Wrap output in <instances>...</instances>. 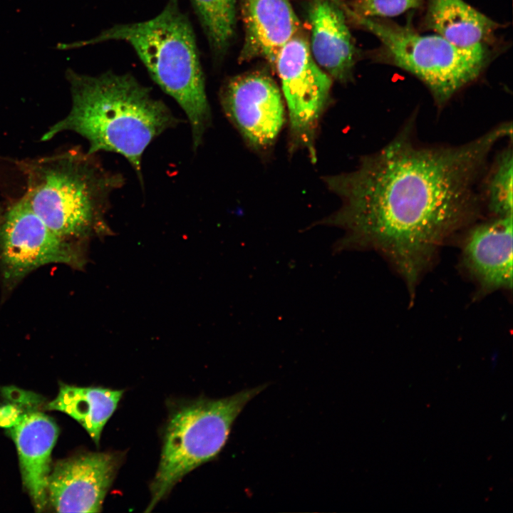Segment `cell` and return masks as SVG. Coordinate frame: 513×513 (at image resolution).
<instances>
[{
  "instance_id": "cell-11",
  "label": "cell",
  "mask_w": 513,
  "mask_h": 513,
  "mask_svg": "<svg viewBox=\"0 0 513 513\" xmlns=\"http://www.w3.org/2000/svg\"><path fill=\"white\" fill-rule=\"evenodd\" d=\"M462 263L482 294L512 287V215L472 227L462 246Z\"/></svg>"
},
{
  "instance_id": "cell-4",
  "label": "cell",
  "mask_w": 513,
  "mask_h": 513,
  "mask_svg": "<svg viewBox=\"0 0 513 513\" xmlns=\"http://www.w3.org/2000/svg\"><path fill=\"white\" fill-rule=\"evenodd\" d=\"M178 2L169 0L161 13L150 20L115 25L91 39L63 44L62 48L112 40L129 43L153 81L184 110L196 150L210 125L212 115L195 33Z\"/></svg>"
},
{
  "instance_id": "cell-12",
  "label": "cell",
  "mask_w": 513,
  "mask_h": 513,
  "mask_svg": "<svg viewBox=\"0 0 513 513\" xmlns=\"http://www.w3.org/2000/svg\"><path fill=\"white\" fill-rule=\"evenodd\" d=\"M9 432L17 450L24 484L35 509L41 512L48 504L51 455L58 439V428L43 413L28 410Z\"/></svg>"
},
{
  "instance_id": "cell-2",
  "label": "cell",
  "mask_w": 513,
  "mask_h": 513,
  "mask_svg": "<svg viewBox=\"0 0 513 513\" xmlns=\"http://www.w3.org/2000/svg\"><path fill=\"white\" fill-rule=\"evenodd\" d=\"M72 105L63 119L51 125L41 141L71 131L88 142L86 151H109L122 155L143 185L142 157L148 145L180 122L149 88L130 74L108 71L98 76L68 69Z\"/></svg>"
},
{
  "instance_id": "cell-6",
  "label": "cell",
  "mask_w": 513,
  "mask_h": 513,
  "mask_svg": "<svg viewBox=\"0 0 513 513\" xmlns=\"http://www.w3.org/2000/svg\"><path fill=\"white\" fill-rule=\"evenodd\" d=\"M347 16L374 34L393 65L422 81L438 106L480 75L489 59L487 46L457 47L437 34L422 35L410 28L366 18L344 5Z\"/></svg>"
},
{
  "instance_id": "cell-13",
  "label": "cell",
  "mask_w": 513,
  "mask_h": 513,
  "mask_svg": "<svg viewBox=\"0 0 513 513\" xmlns=\"http://www.w3.org/2000/svg\"><path fill=\"white\" fill-rule=\"evenodd\" d=\"M307 12L314 59L329 76L347 81L352 73L356 50L343 4L338 0H311Z\"/></svg>"
},
{
  "instance_id": "cell-19",
  "label": "cell",
  "mask_w": 513,
  "mask_h": 513,
  "mask_svg": "<svg viewBox=\"0 0 513 513\" xmlns=\"http://www.w3.org/2000/svg\"><path fill=\"white\" fill-rule=\"evenodd\" d=\"M423 0H353L350 9L356 14L371 19L400 15L418 7Z\"/></svg>"
},
{
  "instance_id": "cell-20",
  "label": "cell",
  "mask_w": 513,
  "mask_h": 513,
  "mask_svg": "<svg viewBox=\"0 0 513 513\" xmlns=\"http://www.w3.org/2000/svg\"><path fill=\"white\" fill-rule=\"evenodd\" d=\"M26 412L22 405L17 403L0 406V427L9 429L13 428L21 421Z\"/></svg>"
},
{
  "instance_id": "cell-17",
  "label": "cell",
  "mask_w": 513,
  "mask_h": 513,
  "mask_svg": "<svg viewBox=\"0 0 513 513\" xmlns=\"http://www.w3.org/2000/svg\"><path fill=\"white\" fill-rule=\"evenodd\" d=\"M210 46L222 53L233 35L235 0H191Z\"/></svg>"
},
{
  "instance_id": "cell-14",
  "label": "cell",
  "mask_w": 513,
  "mask_h": 513,
  "mask_svg": "<svg viewBox=\"0 0 513 513\" xmlns=\"http://www.w3.org/2000/svg\"><path fill=\"white\" fill-rule=\"evenodd\" d=\"M242 14L245 37L240 58H261L274 67L281 50L299 28L289 0H242Z\"/></svg>"
},
{
  "instance_id": "cell-21",
  "label": "cell",
  "mask_w": 513,
  "mask_h": 513,
  "mask_svg": "<svg viewBox=\"0 0 513 513\" xmlns=\"http://www.w3.org/2000/svg\"><path fill=\"white\" fill-rule=\"evenodd\" d=\"M3 207L0 205V213L1 212Z\"/></svg>"
},
{
  "instance_id": "cell-9",
  "label": "cell",
  "mask_w": 513,
  "mask_h": 513,
  "mask_svg": "<svg viewBox=\"0 0 513 513\" xmlns=\"http://www.w3.org/2000/svg\"><path fill=\"white\" fill-rule=\"evenodd\" d=\"M220 99L224 113L252 146L272 144L284 123L285 111L271 78L257 72L235 76L223 86Z\"/></svg>"
},
{
  "instance_id": "cell-1",
  "label": "cell",
  "mask_w": 513,
  "mask_h": 513,
  "mask_svg": "<svg viewBox=\"0 0 513 513\" xmlns=\"http://www.w3.org/2000/svg\"><path fill=\"white\" fill-rule=\"evenodd\" d=\"M512 130L506 122L463 145L435 147L404 128L353 171L326 177L341 200L321 221L345 232L335 250L376 251L413 297L439 248L479 217L489 154Z\"/></svg>"
},
{
  "instance_id": "cell-15",
  "label": "cell",
  "mask_w": 513,
  "mask_h": 513,
  "mask_svg": "<svg viewBox=\"0 0 513 513\" xmlns=\"http://www.w3.org/2000/svg\"><path fill=\"white\" fill-rule=\"evenodd\" d=\"M427 11L428 28L462 48L484 46L497 28L496 22L464 0H430Z\"/></svg>"
},
{
  "instance_id": "cell-7",
  "label": "cell",
  "mask_w": 513,
  "mask_h": 513,
  "mask_svg": "<svg viewBox=\"0 0 513 513\" xmlns=\"http://www.w3.org/2000/svg\"><path fill=\"white\" fill-rule=\"evenodd\" d=\"M87 247L67 241L52 231L24 196L0 213V278L6 293L36 269L61 264L81 269Z\"/></svg>"
},
{
  "instance_id": "cell-8",
  "label": "cell",
  "mask_w": 513,
  "mask_h": 513,
  "mask_svg": "<svg viewBox=\"0 0 513 513\" xmlns=\"http://www.w3.org/2000/svg\"><path fill=\"white\" fill-rule=\"evenodd\" d=\"M274 68L287 105L291 147L306 148L314 157V138L331 78L314 59L306 41L296 35L281 50Z\"/></svg>"
},
{
  "instance_id": "cell-3",
  "label": "cell",
  "mask_w": 513,
  "mask_h": 513,
  "mask_svg": "<svg viewBox=\"0 0 513 513\" xmlns=\"http://www.w3.org/2000/svg\"><path fill=\"white\" fill-rule=\"evenodd\" d=\"M17 165L26 182L23 196L59 237L87 247L91 239L113 233L105 217L110 195L125 178L107 170L95 154L73 147Z\"/></svg>"
},
{
  "instance_id": "cell-5",
  "label": "cell",
  "mask_w": 513,
  "mask_h": 513,
  "mask_svg": "<svg viewBox=\"0 0 513 513\" xmlns=\"http://www.w3.org/2000/svg\"><path fill=\"white\" fill-rule=\"evenodd\" d=\"M268 385L246 388L219 399L187 401L170 411L146 512H151L187 474L218 455L237 418Z\"/></svg>"
},
{
  "instance_id": "cell-10",
  "label": "cell",
  "mask_w": 513,
  "mask_h": 513,
  "mask_svg": "<svg viewBox=\"0 0 513 513\" xmlns=\"http://www.w3.org/2000/svg\"><path fill=\"white\" fill-rule=\"evenodd\" d=\"M119 452H86L56 462L48 502L58 512H100L120 467Z\"/></svg>"
},
{
  "instance_id": "cell-16",
  "label": "cell",
  "mask_w": 513,
  "mask_h": 513,
  "mask_svg": "<svg viewBox=\"0 0 513 513\" xmlns=\"http://www.w3.org/2000/svg\"><path fill=\"white\" fill-rule=\"evenodd\" d=\"M124 390L62 384L45 408L66 413L86 430L98 445L103 428L116 410Z\"/></svg>"
},
{
  "instance_id": "cell-18",
  "label": "cell",
  "mask_w": 513,
  "mask_h": 513,
  "mask_svg": "<svg viewBox=\"0 0 513 513\" xmlns=\"http://www.w3.org/2000/svg\"><path fill=\"white\" fill-rule=\"evenodd\" d=\"M513 154L511 147L497 157L484 177V201L494 217L512 215Z\"/></svg>"
}]
</instances>
